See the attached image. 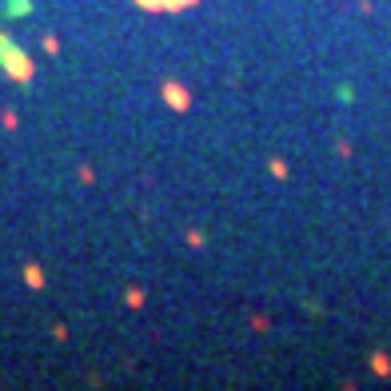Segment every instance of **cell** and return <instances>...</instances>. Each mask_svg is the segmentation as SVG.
Segmentation results:
<instances>
[{
  "mask_svg": "<svg viewBox=\"0 0 391 391\" xmlns=\"http://www.w3.org/2000/svg\"><path fill=\"white\" fill-rule=\"evenodd\" d=\"M0 64L13 72V76H20V80H28V76H32V64L24 60V52H20L16 44H8L4 36H0Z\"/></svg>",
  "mask_w": 391,
  "mask_h": 391,
  "instance_id": "1",
  "label": "cell"
}]
</instances>
